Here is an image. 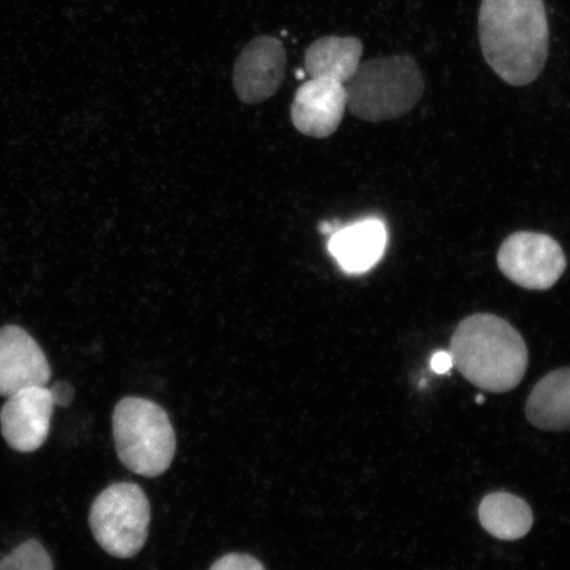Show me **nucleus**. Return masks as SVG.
<instances>
[{
  "mask_svg": "<svg viewBox=\"0 0 570 570\" xmlns=\"http://www.w3.org/2000/svg\"><path fill=\"white\" fill-rule=\"evenodd\" d=\"M479 24L484 60L504 82L537 80L550 49L543 0H482Z\"/></svg>",
  "mask_w": 570,
  "mask_h": 570,
  "instance_id": "f257e3e1",
  "label": "nucleus"
},
{
  "mask_svg": "<svg viewBox=\"0 0 570 570\" xmlns=\"http://www.w3.org/2000/svg\"><path fill=\"white\" fill-rule=\"evenodd\" d=\"M449 353L465 380L494 394L518 387L529 367V348L523 337L508 321L490 313L462 320Z\"/></svg>",
  "mask_w": 570,
  "mask_h": 570,
  "instance_id": "f03ea898",
  "label": "nucleus"
},
{
  "mask_svg": "<svg viewBox=\"0 0 570 570\" xmlns=\"http://www.w3.org/2000/svg\"><path fill=\"white\" fill-rule=\"evenodd\" d=\"M345 88L354 117L384 122L405 116L417 105L424 80L411 56L396 55L361 62Z\"/></svg>",
  "mask_w": 570,
  "mask_h": 570,
  "instance_id": "7ed1b4c3",
  "label": "nucleus"
},
{
  "mask_svg": "<svg viewBox=\"0 0 570 570\" xmlns=\"http://www.w3.org/2000/svg\"><path fill=\"white\" fill-rule=\"evenodd\" d=\"M112 432L120 462L135 474L155 479L175 459L174 425L166 410L148 399H122L114 410Z\"/></svg>",
  "mask_w": 570,
  "mask_h": 570,
  "instance_id": "20e7f679",
  "label": "nucleus"
},
{
  "mask_svg": "<svg viewBox=\"0 0 570 570\" xmlns=\"http://www.w3.org/2000/svg\"><path fill=\"white\" fill-rule=\"evenodd\" d=\"M151 508L137 483L118 482L105 489L92 502L89 523L92 537L117 559H130L145 547Z\"/></svg>",
  "mask_w": 570,
  "mask_h": 570,
  "instance_id": "39448f33",
  "label": "nucleus"
},
{
  "mask_svg": "<svg viewBox=\"0 0 570 570\" xmlns=\"http://www.w3.org/2000/svg\"><path fill=\"white\" fill-rule=\"evenodd\" d=\"M498 267L519 287L546 291L564 274L567 258L559 242L550 235L519 232L499 248Z\"/></svg>",
  "mask_w": 570,
  "mask_h": 570,
  "instance_id": "423d86ee",
  "label": "nucleus"
},
{
  "mask_svg": "<svg viewBox=\"0 0 570 570\" xmlns=\"http://www.w3.org/2000/svg\"><path fill=\"white\" fill-rule=\"evenodd\" d=\"M53 410L55 402L47 387H28L9 396L0 411V430L6 443L20 453L38 451L51 431Z\"/></svg>",
  "mask_w": 570,
  "mask_h": 570,
  "instance_id": "0eeeda50",
  "label": "nucleus"
},
{
  "mask_svg": "<svg viewBox=\"0 0 570 570\" xmlns=\"http://www.w3.org/2000/svg\"><path fill=\"white\" fill-rule=\"evenodd\" d=\"M285 62L287 53L279 40L261 36L249 42L234 67L233 85L240 101L256 105L275 96L284 80Z\"/></svg>",
  "mask_w": 570,
  "mask_h": 570,
  "instance_id": "6e6552de",
  "label": "nucleus"
},
{
  "mask_svg": "<svg viewBox=\"0 0 570 570\" xmlns=\"http://www.w3.org/2000/svg\"><path fill=\"white\" fill-rule=\"evenodd\" d=\"M51 365L45 352L23 327H0V396L35 386L47 387Z\"/></svg>",
  "mask_w": 570,
  "mask_h": 570,
  "instance_id": "1a4fd4ad",
  "label": "nucleus"
},
{
  "mask_svg": "<svg viewBox=\"0 0 570 570\" xmlns=\"http://www.w3.org/2000/svg\"><path fill=\"white\" fill-rule=\"evenodd\" d=\"M346 107L344 83L330 78H311L296 91L291 106L292 124L306 137L324 139L337 131Z\"/></svg>",
  "mask_w": 570,
  "mask_h": 570,
  "instance_id": "9d476101",
  "label": "nucleus"
},
{
  "mask_svg": "<svg viewBox=\"0 0 570 570\" xmlns=\"http://www.w3.org/2000/svg\"><path fill=\"white\" fill-rule=\"evenodd\" d=\"M387 240L383 220L365 218L334 232L327 248L346 274H363L383 258Z\"/></svg>",
  "mask_w": 570,
  "mask_h": 570,
  "instance_id": "9b49d317",
  "label": "nucleus"
},
{
  "mask_svg": "<svg viewBox=\"0 0 570 570\" xmlns=\"http://www.w3.org/2000/svg\"><path fill=\"white\" fill-rule=\"evenodd\" d=\"M525 416L541 431H570V367L541 377L527 399Z\"/></svg>",
  "mask_w": 570,
  "mask_h": 570,
  "instance_id": "f8f14e48",
  "label": "nucleus"
},
{
  "mask_svg": "<svg viewBox=\"0 0 570 570\" xmlns=\"http://www.w3.org/2000/svg\"><path fill=\"white\" fill-rule=\"evenodd\" d=\"M362 52V41L353 36H326L306 49L305 71L311 78H330L345 85L358 69Z\"/></svg>",
  "mask_w": 570,
  "mask_h": 570,
  "instance_id": "ddd939ff",
  "label": "nucleus"
},
{
  "mask_svg": "<svg viewBox=\"0 0 570 570\" xmlns=\"http://www.w3.org/2000/svg\"><path fill=\"white\" fill-rule=\"evenodd\" d=\"M480 522L494 538L508 541L522 539L533 524L532 510L522 498L497 491L482 499Z\"/></svg>",
  "mask_w": 570,
  "mask_h": 570,
  "instance_id": "4468645a",
  "label": "nucleus"
},
{
  "mask_svg": "<svg viewBox=\"0 0 570 570\" xmlns=\"http://www.w3.org/2000/svg\"><path fill=\"white\" fill-rule=\"evenodd\" d=\"M53 560L38 540L30 539L0 560V570H53Z\"/></svg>",
  "mask_w": 570,
  "mask_h": 570,
  "instance_id": "2eb2a0df",
  "label": "nucleus"
},
{
  "mask_svg": "<svg viewBox=\"0 0 570 570\" xmlns=\"http://www.w3.org/2000/svg\"><path fill=\"white\" fill-rule=\"evenodd\" d=\"M210 570H266V568L253 556L229 553L214 562Z\"/></svg>",
  "mask_w": 570,
  "mask_h": 570,
  "instance_id": "dca6fc26",
  "label": "nucleus"
},
{
  "mask_svg": "<svg viewBox=\"0 0 570 570\" xmlns=\"http://www.w3.org/2000/svg\"><path fill=\"white\" fill-rule=\"evenodd\" d=\"M49 391H51L55 405H59V407H69L71 402H73L75 389L66 381L55 383L53 387L49 389Z\"/></svg>",
  "mask_w": 570,
  "mask_h": 570,
  "instance_id": "f3484780",
  "label": "nucleus"
},
{
  "mask_svg": "<svg viewBox=\"0 0 570 570\" xmlns=\"http://www.w3.org/2000/svg\"><path fill=\"white\" fill-rule=\"evenodd\" d=\"M431 367L436 374H446L453 367V358L449 352H438L432 356Z\"/></svg>",
  "mask_w": 570,
  "mask_h": 570,
  "instance_id": "a211bd4d",
  "label": "nucleus"
}]
</instances>
